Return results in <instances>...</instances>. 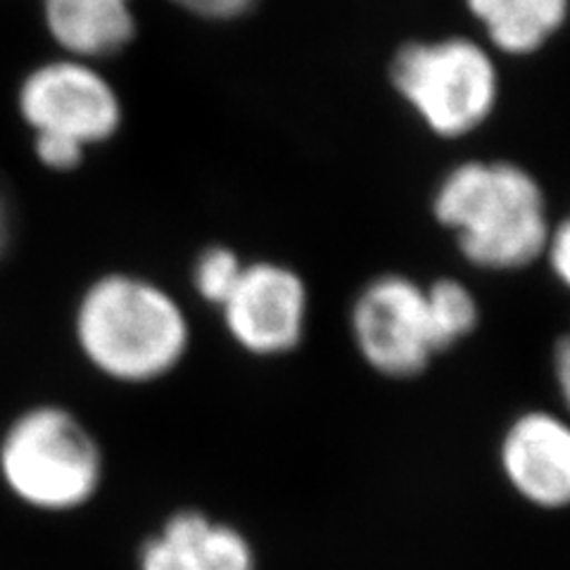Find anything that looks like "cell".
Returning a JSON list of instances; mask_svg holds the SVG:
<instances>
[{
  "label": "cell",
  "mask_w": 570,
  "mask_h": 570,
  "mask_svg": "<svg viewBox=\"0 0 570 570\" xmlns=\"http://www.w3.org/2000/svg\"><path fill=\"white\" fill-rule=\"evenodd\" d=\"M352 335L364 362L387 379H414L435 356L425 291L400 274L371 281L354 299Z\"/></svg>",
  "instance_id": "8992f818"
},
{
  "label": "cell",
  "mask_w": 570,
  "mask_h": 570,
  "mask_svg": "<svg viewBox=\"0 0 570 570\" xmlns=\"http://www.w3.org/2000/svg\"><path fill=\"white\" fill-rule=\"evenodd\" d=\"M554 373L561 397L570 412V333L563 335L554 350Z\"/></svg>",
  "instance_id": "e0dca14e"
},
{
  "label": "cell",
  "mask_w": 570,
  "mask_h": 570,
  "mask_svg": "<svg viewBox=\"0 0 570 570\" xmlns=\"http://www.w3.org/2000/svg\"><path fill=\"white\" fill-rule=\"evenodd\" d=\"M425 291L428 328L435 354L454 347L478 326V302L466 285L454 278H440Z\"/></svg>",
  "instance_id": "7c38bea8"
},
{
  "label": "cell",
  "mask_w": 570,
  "mask_h": 570,
  "mask_svg": "<svg viewBox=\"0 0 570 570\" xmlns=\"http://www.w3.org/2000/svg\"><path fill=\"white\" fill-rule=\"evenodd\" d=\"M490 43L507 56H530L566 24L570 0H466Z\"/></svg>",
  "instance_id": "8fae6325"
},
{
  "label": "cell",
  "mask_w": 570,
  "mask_h": 570,
  "mask_svg": "<svg viewBox=\"0 0 570 570\" xmlns=\"http://www.w3.org/2000/svg\"><path fill=\"white\" fill-rule=\"evenodd\" d=\"M176 8H181L203 20H238L245 12L253 10L257 0H169Z\"/></svg>",
  "instance_id": "9a60e30c"
},
{
  "label": "cell",
  "mask_w": 570,
  "mask_h": 570,
  "mask_svg": "<svg viewBox=\"0 0 570 570\" xmlns=\"http://www.w3.org/2000/svg\"><path fill=\"white\" fill-rule=\"evenodd\" d=\"M547 253L551 269H554V274L561 278L566 288H570V217L551 230Z\"/></svg>",
  "instance_id": "2e32d148"
},
{
  "label": "cell",
  "mask_w": 570,
  "mask_h": 570,
  "mask_svg": "<svg viewBox=\"0 0 570 570\" xmlns=\"http://www.w3.org/2000/svg\"><path fill=\"white\" fill-rule=\"evenodd\" d=\"M50 39L67 58H115L136 39L134 0H41Z\"/></svg>",
  "instance_id": "30bf717a"
},
{
  "label": "cell",
  "mask_w": 570,
  "mask_h": 570,
  "mask_svg": "<svg viewBox=\"0 0 570 570\" xmlns=\"http://www.w3.org/2000/svg\"><path fill=\"white\" fill-rule=\"evenodd\" d=\"M390 79L425 127L444 138L475 131L499 98V75L490 52L463 36L402 46Z\"/></svg>",
  "instance_id": "277c9868"
},
{
  "label": "cell",
  "mask_w": 570,
  "mask_h": 570,
  "mask_svg": "<svg viewBox=\"0 0 570 570\" xmlns=\"http://www.w3.org/2000/svg\"><path fill=\"white\" fill-rule=\"evenodd\" d=\"M33 153L39 163L52 171H71L83 163L86 148L79 142L52 136H33Z\"/></svg>",
  "instance_id": "5bb4252c"
},
{
  "label": "cell",
  "mask_w": 570,
  "mask_h": 570,
  "mask_svg": "<svg viewBox=\"0 0 570 570\" xmlns=\"http://www.w3.org/2000/svg\"><path fill=\"white\" fill-rule=\"evenodd\" d=\"M8 245H10V214L6 203L0 200V255L6 253Z\"/></svg>",
  "instance_id": "ac0fdd59"
},
{
  "label": "cell",
  "mask_w": 570,
  "mask_h": 570,
  "mask_svg": "<svg viewBox=\"0 0 570 570\" xmlns=\"http://www.w3.org/2000/svg\"><path fill=\"white\" fill-rule=\"evenodd\" d=\"M243 269L245 264L230 247H224V245L205 247L193 264V272H190L193 288L203 302L219 309L228 299V295L234 293V288L243 276Z\"/></svg>",
  "instance_id": "4fadbf2b"
},
{
  "label": "cell",
  "mask_w": 570,
  "mask_h": 570,
  "mask_svg": "<svg viewBox=\"0 0 570 570\" xmlns=\"http://www.w3.org/2000/svg\"><path fill=\"white\" fill-rule=\"evenodd\" d=\"M435 219L454 230L471 264L523 269L547 253L551 236L540 184L513 163H463L435 193Z\"/></svg>",
  "instance_id": "7a4b0ae2"
},
{
  "label": "cell",
  "mask_w": 570,
  "mask_h": 570,
  "mask_svg": "<svg viewBox=\"0 0 570 570\" xmlns=\"http://www.w3.org/2000/svg\"><path fill=\"white\" fill-rule=\"evenodd\" d=\"M75 341L107 381L146 385L167 379L186 360L190 324L181 302L163 285L112 272L81 293Z\"/></svg>",
  "instance_id": "6da1fadb"
},
{
  "label": "cell",
  "mask_w": 570,
  "mask_h": 570,
  "mask_svg": "<svg viewBox=\"0 0 570 570\" xmlns=\"http://www.w3.org/2000/svg\"><path fill=\"white\" fill-rule=\"evenodd\" d=\"M511 488L540 509L570 507V423L549 412L515 419L502 440Z\"/></svg>",
  "instance_id": "ba28073f"
},
{
  "label": "cell",
  "mask_w": 570,
  "mask_h": 570,
  "mask_svg": "<svg viewBox=\"0 0 570 570\" xmlns=\"http://www.w3.org/2000/svg\"><path fill=\"white\" fill-rule=\"evenodd\" d=\"M105 459L96 435L69 409L36 404L0 438V480L24 507L69 513L98 494Z\"/></svg>",
  "instance_id": "3957f363"
},
{
  "label": "cell",
  "mask_w": 570,
  "mask_h": 570,
  "mask_svg": "<svg viewBox=\"0 0 570 570\" xmlns=\"http://www.w3.org/2000/svg\"><path fill=\"white\" fill-rule=\"evenodd\" d=\"M307 285L274 262L245 264L234 293L219 307L234 343L255 356H278L299 345L307 326Z\"/></svg>",
  "instance_id": "52a82bcc"
},
{
  "label": "cell",
  "mask_w": 570,
  "mask_h": 570,
  "mask_svg": "<svg viewBox=\"0 0 570 570\" xmlns=\"http://www.w3.org/2000/svg\"><path fill=\"white\" fill-rule=\"evenodd\" d=\"M17 105L33 136L65 138L86 150L110 140L121 124L115 86L94 62L77 58L52 60L29 71Z\"/></svg>",
  "instance_id": "5b68a950"
},
{
  "label": "cell",
  "mask_w": 570,
  "mask_h": 570,
  "mask_svg": "<svg viewBox=\"0 0 570 570\" xmlns=\"http://www.w3.org/2000/svg\"><path fill=\"white\" fill-rule=\"evenodd\" d=\"M138 570H257V559L238 528L184 509L142 542Z\"/></svg>",
  "instance_id": "9c48e42d"
}]
</instances>
